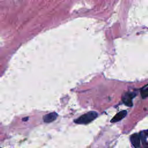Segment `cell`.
Masks as SVG:
<instances>
[{
  "instance_id": "obj_4",
  "label": "cell",
  "mask_w": 148,
  "mask_h": 148,
  "mask_svg": "<svg viewBox=\"0 0 148 148\" xmlns=\"http://www.w3.org/2000/svg\"><path fill=\"white\" fill-rule=\"evenodd\" d=\"M130 140L131 142V143L133 145V146L136 147H139L140 145V137L138 134H132L130 137Z\"/></svg>"
},
{
  "instance_id": "obj_8",
  "label": "cell",
  "mask_w": 148,
  "mask_h": 148,
  "mask_svg": "<svg viewBox=\"0 0 148 148\" xmlns=\"http://www.w3.org/2000/svg\"><path fill=\"white\" fill-rule=\"evenodd\" d=\"M28 119V117H26L25 119H23V120H24V121H26V120H27Z\"/></svg>"
},
{
  "instance_id": "obj_3",
  "label": "cell",
  "mask_w": 148,
  "mask_h": 148,
  "mask_svg": "<svg viewBox=\"0 0 148 148\" xmlns=\"http://www.w3.org/2000/svg\"><path fill=\"white\" fill-rule=\"evenodd\" d=\"M57 116H58L57 113H56V112H52L45 115L43 117V119L45 123H49L54 121L57 119Z\"/></svg>"
},
{
  "instance_id": "obj_7",
  "label": "cell",
  "mask_w": 148,
  "mask_h": 148,
  "mask_svg": "<svg viewBox=\"0 0 148 148\" xmlns=\"http://www.w3.org/2000/svg\"><path fill=\"white\" fill-rule=\"evenodd\" d=\"M144 145H145V148H148V143L144 144Z\"/></svg>"
},
{
  "instance_id": "obj_5",
  "label": "cell",
  "mask_w": 148,
  "mask_h": 148,
  "mask_svg": "<svg viewBox=\"0 0 148 148\" xmlns=\"http://www.w3.org/2000/svg\"><path fill=\"white\" fill-rule=\"evenodd\" d=\"M127 111L126 110H122L119 113H117L110 120L111 123H116L117 121H120L123 119L126 115H127Z\"/></svg>"
},
{
  "instance_id": "obj_6",
  "label": "cell",
  "mask_w": 148,
  "mask_h": 148,
  "mask_svg": "<svg viewBox=\"0 0 148 148\" xmlns=\"http://www.w3.org/2000/svg\"><path fill=\"white\" fill-rule=\"evenodd\" d=\"M140 94L142 98L145 99L148 96V87L143 88L140 91Z\"/></svg>"
},
{
  "instance_id": "obj_2",
  "label": "cell",
  "mask_w": 148,
  "mask_h": 148,
  "mask_svg": "<svg viewBox=\"0 0 148 148\" xmlns=\"http://www.w3.org/2000/svg\"><path fill=\"white\" fill-rule=\"evenodd\" d=\"M135 96V94L134 92H128L125 93L122 97V101L123 103L127 106L131 107L133 105L132 99Z\"/></svg>"
},
{
  "instance_id": "obj_1",
  "label": "cell",
  "mask_w": 148,
  "mask_h": 148,
  "mask_svg": "<svg viewBox=\"0 0 148 148\" xmlns=\"http://www.w3.org/2000/svg\"><path fill=\"white\" fill-rule=\"evenodd\" d=\"M97 116L98 114L96 112L90 111L86 114H84L79 118L75 119L74 120V122L76 124H86L94 120L97 117Z\"/></svg>"
}]
</instances>
